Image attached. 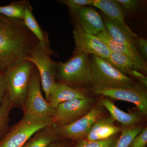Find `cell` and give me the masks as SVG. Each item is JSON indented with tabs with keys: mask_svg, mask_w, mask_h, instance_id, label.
<instances>
[{
	"mask_svg": "<svg viewBox=\"0 0 147 147\" xmlns=\"http://www.w3.org/2000/svg\"><path fill=\"white\" fill-rule=\"evenodd\" d=\"M38 41L23 20L0 15V71L28 57Z\"/></svg>",
	"mask_w": 147,
	"mask_h": 147,
	"instance_id": "obj_1",
	"label": "cell"
},
{
	"mask_svg": "<svg viewBox=\"0 0 147 147\" xmlns=\"http://www.w3.org/2000/svg\"><path fill=\"white\" fill-rule=\"evenodd\" d=\"M34 66L26 59L11 65L3 71L7 94L13 106L24 107Z\"/></svg>",
	"mask_w": 147,
	"mask_h": 147,
	"instance_id": "obj_2",
	"label": "cell"
},
{
	"mask_svg": "<svg viewBox=\"0 0 147 147\" xmlns=\"http://www.w3.org/2000/svg\"><path fill=\"white\" fill-rule=\"evenodd\" d=\"M56 77L59 80V83L73 88L91 84L90 55L86 53L74 54L65 62L57 63Z\"/></svg>",
	"mask_w": 147,
	"mask_h": 147,
	"instance_id": "obj_3",
	"label": "cell"
},
{
	"mask_svg": "<svg viewBox=\"0 0 147 147\" xmlns=\"http://www.w3.org/2000/svg\"><path fill=\"white\" fill-rule=\"evenodd\" d=\"M91 81L93 86L131 88L136 86L133 79L119 71L100 57H90Z\"/></svg>",
	"mask_w": 147,
	"mask_h": 147,
	"instance_id": "obj_4",
	"label": "cell"
},
{
	"mask_svg": "<svg viewBox=\"0 0 147 147\" xmlns=\"http://www.w3.org/2000/svg\"><path fill=\"white\" fill-rule=\"evenodd\" d=\"M41 88L39 74L34 67L23 107L24 117L42 119L54 118L56 109L53 108L43 96Z\"/></svg>",
	"mask_w": 147,
	"mask_h": 147,
	"instance_id": "obj_5",
	"label": "cell"
},
{
	"mask_svg": "<svg viewBox=\"0 0 147 147\" xmlns=\"http://www.w3.org/2000/svg\"><path fill=\"white\" fill-rule=\"evenodd\" d=\"M53 54L50 46H46L38 41L29 57L25 59L31 62L38 71L41 88L46 99L56 82L55 78L57 63L51 59V55Z\"/></svg>",
	"mask_w": 147,
	"mask_h": 147,
	"instance_id": "obj_6",
	"label": "cell"
},
{
	"mask_svg": "<svg viewBox=\"0 0 147 147\" xmlns=\"http://www.w3.org/2000/svg\"><path fill=\"white\" fill-rule=\"evenodd\" d=\"M54 124L53 119H42L23 117L8 130L0 142V147H23L38 131Z\"/></svg>",
	"mask_w": 147,
	"mask_h": 147,
	"instance_id": "obj_7",
	"label": "cell"
},
{
	"mask_svg": "<svg viewBox=\"0 0 147 147\" xmlns=\"http://www.w3.org/2000/svg\"><path fill=\"white\" fill-rule=\"evenodd\" d=\"M92 91L95 94L131 102L136 105L142 114L145 115L147 114V92L140 87L137 86L131 88L93 86Z\"/></svg>",
	"mask_w": 147,
	"mask_h": 147,
	"instance_id": "obj_8",
	"label": "cell"
},
{
	"mask_svg": "<svg viewBox=\"0 0 147 147\" xmlns=\"http://www.w3.org/2000/svg\"><path fill=\"white\" fill-rule=\"evenodd\" d=\"M102 115L100 108L94 107L72 123L63 126L53 125L57 134L63 138L80 141L86 139L93 125Z\"/></svg>",
	"mask_w": 147,
	"mask_h": 147,
	"instance_id": "obj_9",
	"label": "cell"
},
{
	"mask_svg": "<svg viewBox=\"0 0 147 147\" xmlns=\"http://www.w3.org/2000/svg\"><path fill=\"white\" fill-rule=\"evenodd\" d=\"M93 100L89 97L75 99L61 103L56 108L54 125L63 126L74 122L92 109Z\"/></svg>",
	"mask_w": 147,
	"mask_h": 147,
	"instance_id": "obj_10",
	"label": "cell"
},
{
	"mask_svg": "<svg viewBox=\"0 0 147 147\" xmlns=\"http://www.w3.org/2000/svg\"><path fill=\"white\" fill-rule=\"evenodd\" d=\"M75 47L74 55L86 53L108 59L111 50L97 36L92 35L85 32L78 24H76L73 30Z\"/></svg>",
	"mask_w": 147,
	"mask_h": 147,
	"instance_id": "obj_11",
	"label": "cell"
},
{
	"mask_svg": "<svg viewBox=\"0 0 147 147\" xmlns=\"http://www.w3.org/2000/svg\"><path fill=\"white\" fill-rule=\"evenodd\" d=\"M72 14L77 24L88 34L97 36L106 30L101 15L93 7H84Z\"/></svg>",
	"mask_w": 147,
	"mask_h": 147,
	"instance_id": "obj_12",
	"label": "cell"
},
{
	"mask_svg": "<svg viewBox=\"0 0 147 147\" xmlns=\"http://www.w3.org/2000/svg\"><path fill=\"white\" fill-rule=\"evenodd\" d=\"M92 6L100 9L110 21L133 38L136 36L127 25L123 9L117 0H94Z\"/></svg>",
	"mask_w": 147,
	"mask_h": 147,
	"instance_id": "obj_13",
	"label": "cell"
},
{
	"mask_svg": "<svg viewBox=\"0 0 147 147\" xmlns=\"http://www.w3.org/2000/svg\"><path fill=\"white\" fill-rule=\"evenodd\" d=\"M88 97L82 90L56 82L46 100L53 108L56 109L60 104L65 101Z\"/></svg>",
	"mask_w": 147,
	"mask_h": 147,
	"instance_id": "obj_14",
	"label": "cell"
},
{
	"mask_svg": "<svg viewBox=\"0 0 147 147\" xmlns=\"http://www.w3.org/2000/svg\"><path fill=\"white\" fill-rule=\"evenodd\" d=\"M106 44L111 51L123 54L129 58L134 64V70L141 73H146L147 63L139 54L134 53L130 49L121 43L116 42L105 30L97 36Z\"/></svg>",
	"mask_w": 147,
	"mask_h": 147,
	"instance_id": "obj_15",
	"label": "cell"
},
{
	"mask_svg": "<svg viewBox=\"0 0 147 147\" xmlns=\"http://www.w3.org/2000/svg\"><path fill=\"white\" fill-rule=\"evenodd\" d=\"M111 116L100 118L94 123L86 139L89 141H100L108 139L121 132V127L114 124Z\"/></svg>",
	"mask_w": 147,
	"mask_h": 147,
	"instance_id": "obj_16",
	"label": "cell"
},
{
	"mask_svg": "<svg viewBox=\"0 0 147 147\" xmlns=\"http://www.w3.org/2000/svg\"><path fill=\"white\" fill-rule=\"evenodd\" d=\"M101 104L110 113L115 121H117L124 127H131L138 125L142 121V117L135 113H129L119 109L114 103L106 98H103Z\"/></svg>",
	"mask_w": 147,
	"mask_h": 147,
	"instance_id": "obj_17",
	"label": "cell"
},
{
	"mask_svg": "<svg viewBox=\"0 0 147 147\" xmlns=\"http://www.w3.org/2000/svg\"><path fill=\"white\" fill-rule=\"evenodd\" d=\"M59 135L54 125L48 127L36 132L23 147H48L56 142Z\"/></svg>",
	"mask_w": 147,
	"mask_h": 147,
	"instance_id": "obj_18",
	"label": "cell"
},
{
	"mask_svg": "<svg viewBox=\"0 0 147 147\" xmlns=\"http://www.w3.org/2000/svg\"><path fill=\"white\" fill-rule=\"evenodd\" d=\"M32 8L29 3L26 7L23 21L24 25L40 43L50 46V42L47 33L44 31L39 26L34 15L33 14Z\"/></svg>",
	"mask_w": 147,
	"mask_h": 147,
	"instance_id": "obj_19",
	"label": "cell"
},
{
	"mask_svg": "<svg viewBox=\"0 0 147 147\" xmlns=\"http://www.w3.org/2000/svg\"><path fill=\"white\" fill-rule=\"evenodd\" d=\"M105 60L122 73L132 76V71L134 69V63L125 55L111 51L109 58Z\"/></svg>",
	"mask_w": 147,
	"mask_h": 147,
	"instance_id": "obj_20",
	"label": "cell"
},
{
	"mask_svg": "<svg viewBox=\"0 0 147 147\" xmlns=\"http://www.w3.org/2000/svg\"><path fill=\"white\" fill-rule=\"evenodd\" d=\"M29 3L27 1H13L8 5L0 6V15L23 20L25 9Z\"/></svg>",
	"mask_w": 147,
	"mask_h": 147,
	"instance_id": "obj_21",
	"label": "cell"
},
{
	"mask_svg": "<svg viewBox=\"0 0 147 147\" xmlns=\"http://www.w3.org/2000/svg\"><path fill=\"white\" fill-rule=\"evenodd\" d=\"M13 107L7 94L0 106V142L8 131L9 116Z\"/></svg>",
	"mask_w": 147,
	"mask_h": 147,
	"instance_id": "obj_22",
	"label": "cell"
},
{
	"mask_svg": "<svg viewBox=\"0 0 147 147\" xmlns=\"http://www.w3.org/2000/svg\"><path fill=\"white\" fill-rule=\"evenodd\" d=\"M142 126L136 125L121 129V135L118 139L115 147H129L131 141L143 130Z\"/></svg>",
	"mask_w": 147,
	"mask_h": 147,
	"instance_id": "obj_23",
	"label": "cell"
},
{
	"mask_svg": "<svg viewBox=\"0 0 147 147\" xmlns=\"http://www.w3.org/2000/svg\"><path fill=\"white\" fill-rule=\"evenodd\" d=\"M118 138L113 136L100 141H89L86 139L80 140L74 147H115Z\"/></svg>",
	"mask_w": 147,
	"mask_h": 147,
	"instance_id": "obj_24",
	"label": "cell"
},
{
	"mask_svg": "<svg viewBox=\"0 0 147 147\" xmlns=\"http://www.w3.org/2000/svg\"><path fill=\"white\" fill-rule=\"evenodd\" d=\"M123 10L129 14H134L139 11L141 2L138 0H117Z\"/></svg>",
	"mask_w": 147,
	"mask_h": 147,
	"instance_id": "obj_25",
	"label": "cell"
},
{
	"mask_svg": "<svg viewBox=\"0 0 147 147\" xmlns=\"http://www.w3.org/2000/svg\"><path fill=\"white\" fill-rule=\"evenodd\" d=\"M61 1L67 6L72 13L84 7L92 5L94 0H63Z\"/></svg>",
	"mask_w": 147,
	"mask_h": 147,
	"instance_id": "obj_26",
	"label": "cell"
},
{
	"mask_svg": "<svg viewBox=\"0 0 147 147\" xmlns=\"http://www.w3.org/2000/svg\"><path fill=\"white\" fill-rule=\"evenodd\" d=\"M134 42L138 53L146 61L147 60V40L146 38L136 35Z\"/></svg>",
	"mask_w": 147,
	"mask_h": 147,
	"instance_id": "obj_27",
	"label": "cell"
},
{
	"mask_svg": "<svg viewBox=\"0 0 147 147\" xmlns=\"http://www.w3.org/2000/svg\"><path fill=\"white\" fill-rule=\"evenodd\" d=\"M147 144V127L143 129L137 134L132 141L129 147H146Z\"/></svg>",
	"mask_w": 147,
	"mask_h": 147,
	"instance_id": "obj_28",
	"label": "cell"
},
{
	"mask_svg": "<svg viewBox=\"0 0 147 147\" xmlns=\"http://www.w3.org/2000/svg\"><path fill=\"white\" fill-rule=\"evenodd\" d=\"M7 94L6 88L2 71H0V106Z\"/></svg>",
	"mask_w": 147,
	"mask_h": 147,
	"instance_id": "obj_29",
	"label": "cell"
},
{
	"mask_svg": "<svg viewBox=\"0 0 147 147\" xmlns=\"http://www.w3.org/2000/svg\"><path fill=\"white\" fill-rule=\"evenodd\" d=\"M132 76L138 79L145 87L147 86V78L143 73L134 69L132 71Z\"/></svg>",
	"mask_w": 147,
	"mask_h": 147,
	"instance_id": "obj_30",
	"label": "cell"
},
{
	"mask_svg": "<svg viewBox=\"0 0 147 147\" xmlns=\"http://www.w3.org/2000/svg\"><path fill=\"white\" fill-rule=\"evenodd\" d=\"M48 147H67V146L64 143L55 142L50 145Z\"/></svg>",
	"mask_w": 147,
	"mask_h": 147,
	"instance_id": "obj_31",
	"label": "cell"
}]
</instances>
